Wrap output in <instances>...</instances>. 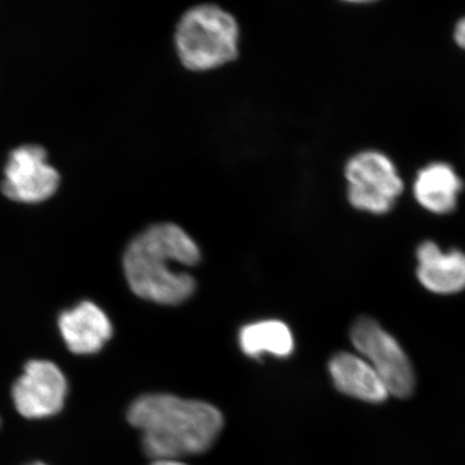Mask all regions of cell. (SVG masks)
Returning <instances> with one entry per match:
<instances>
[{
    "mask_svg": "<svg viewBox=\"0 0 465 465\" xmlns=\"http://www.w3.org/2000/svg\"><path fill=\"white\" fill-rule=\"evenodd\" d=\"M200 247L179 225L163 223L143 231L125 250L124 268L139 298L163 305L182 304L195 291L193 275L182 271L197 265Z\"/></svg>",
    "mask_w": 465,
    "mask_h": 465,
    "instance_id": "6da1fadb",
    "label": "cell"
},
{
    "mask_svg": "<svg viewBox=\"0 0 465 465\" xmlns=\"http://www.w3.org/2000/svg\"><path fill=\"white\" fill-rule=\"evenodd\" d=\"M127 419L142 430L143 451L154 460L202 454L224 427V418L215 406L163 393L134 400Z\"/></svg>",
    "mask_w": 465,
    "mask_h": 465,
    "instance_id": "7a4b0ae2",
    "label": "cell"
},
{
    "mask_svg": "<svg viewBox=\"0 0 465 465\" xmlns=\"http://www.w3.org/2000/svg\"><path fill=\"white\" fill-rule=\"evenodd\" d=\"M174 42L180 61L186 69L206 72L237 57L240 26L237 20L219 5H195L180 18Z\"/></svg>",
    "mask_w": 465,
    "mask_h": 465,
    "instance_id": "3957f363",
    "label": "cell"
},
{
    "mask_svg": "<svg viewBox=\"0 0 465 465\" xmlns=\"http://www.w3.org/2000/svg\"><path fill=\"white\" fill-rule=\"evenodd\" d=\"M351 206L382 215L390 213L402 194L403 182L393 161L375 150L358 153L345 167Z\"/></svg>",
    "mask_w": 465,
    "mask_h": 465,
    "instance_id": "277c9868",
    "label": "cell"
},
{
    "mask_svg": "<svg viewBox=\"0 0 465 465\" xmlns=\"http://www.w3.org/2000/svg\"><path fill=\"white\" fill-rule=\"evenodd\" d=\"M351 342L361 357L378 372L397 399H407L415 390V372L400 342L370 317L358 318L351 327Z\"/></svg>",
    "mask_w": 465,
    "mask_h": 465,
    "instance_id": "5b68a950",
    "label": "cell"
},
{
    "mask_svg": "<svg viewBox=\"0 0 465 465\" xmlns=\"http://www.w3.org/2000/svg\"><path fill=\"white\" fill-rule=\"evenodd\" d=\"M66 396V376L51 361H29L12 387V400L18 414L33 420L58 414L65 405Z\"/></svg>",
    "mask_w": 465,
    "mask_h": 465,
    "instance_id": "8992f818",
    "label": "cell"
},
{
    "mask_svg": "<svg viewBox=\"0 0 465 465\" xmlns=\"http://www.w3.org/2000/svg\"><path fill=\"white\" fill-rule=\"evenodd\" d=\"M60 185V174L48 163L47 153L38 145H24L11 153L5 164L2 192L20 203L50 200Z\"/></svg>",
    "mask_w": 465,
    "mask_h": 465,
    "instance_id": "52a82bcc",
    "label": "cell"
},
{
    "mask_svg": "<svg viewBox=\"0 0 465 465\" xmlns=\"http://www.w3.org/2000/svg\"><path fill=\"white\" fill-rule=\"evenodd\" d=\"M58 329L67 349L79 356L100 351L113 336V324L94 302H82L58 317Z\"/></svg>",
    "mask_w": 465,
    "mask_h": 465,
    "instance_id": "ba28073f",
    "label": "cell"
},
{
    "mask_svg": "<svg viewBox=\"0 0 465 465\" xmlns=\"http://www.w3.org/2000/svg\"><path fill=\"white\" fill-rule=\"evenodd\" d=\"M416 275L424 289L437 295H454L465 290V253L442 251L433 241H424L416 250Z\"/></svg>",
    "mask_w": 465,
    "mask_h": 465,
    "instance_id": "9c48e42d",
    "label": "cell"
},
{
    "mask_svg": "<svg viewBox=\"0 0 465 465\" xmlns=\"http://www.w3.org/2000/svg\"><path fill=\"white\" fill-rule=\"evenodd\" d=\"M329 370L336 390L349 397L381 403L391 396L384 381L365 358L341 351L330 360Z\"/></svg>",
    "mask_w": 465,
    "mask_h": 465,
    "instance_id": "30bf717a",
    "label": "cell"
},
{
    "mask_svg": "<svg viewBox=\"0 0 465 465\" xmlns=\"http://www.w3.org/2000/svg\"><path fill=\"white\" fill-rule=\"evenodd\" d=\"M464 183L455 168L445 162H433L416 173L414 197L424 210L448 215L458 206Z\"/></svg>",
    "mask_w": 465,
    "mask_h": 465,
    "instance_id": "8fae6325",
    "label": "cell"
},
{
    "mask_svg": "<svg viewBox=\"0 0 465 465\" xmlns=\"http://www.w3.org/2000/svg\"><path fill=\"white\" fill-rule=\"evenodd\" d=\"M240 347L251 358H260L262 354L286 358L292 353L295 341L286 323L268 320L244 326L240 331Z\"/></svg>",
    "mask_w": 465,
    "mask_h": 465,
    "instance_id": "7c38bea8",
    "label": "cell"
},
{
    "mask_svg": "<svg viewBox=\"0 0 465 465\" xmlns=\"http://www.w3.org/2000/svg\"><path fill=\"white\" fill-rule=\"evenodd\" d=\"M454 41L458 47L465 51V16L459 18L454 27Z\"/></svg>",
    "mask_w": 465,
    "mask_h": 465,
    "instance_id": "4fadbf2b",
    "label": "cell"
},
{
    "mask_svg": "<svg viewBox=\"0 0 465 465\" xmlns=\"http://www.w3.org/2000/svg\"><path fill=\"white\" fill-rule=\"evenodd\" d=\"M150 465H186L183 461L176 460V459H158V460L153 461Z\"/></svg>",
    "mask_w": 465,
    "mask_h": 465,
    "instance_id": "5bb4252c",
    "label": "cell"
},
{
    "mask_svg": "<svg viewBox=\"0 0 465 465\" xmlns=\"http://www.w3.org/2000/svg\"><path fill=\"white\" fill-rule=\"evenodd\" d=\"M342 2L351 3V5H365V3H372L376 0H342Z\"/></svg>",
    "mask_w": 465,
    "mask_h": 465,
    "instance_id": "9a60e30c",
    "label": "cell"
},
{
    "mask_svg": "<svg viewBox=\"0 0 465 465\" xmlns=\"http://www.w3.org/2000/svg\"><path fill=\"white\" fill-rule=\"evenodd\" d=\"M27 465H47V464H45V463H39V461H38V463H32V464H27Z\"/></svg>",
    "mask_w": 465,
    "mask_h": 465,
    "instance_id": "2e32d148",
    "label": "cell"
}]
</instances>
